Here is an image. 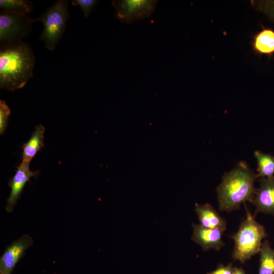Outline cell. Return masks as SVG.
Listing matches in <instances>:
<instances>
[{
  "mask_svg": "<svg viewBox=\"0 0 274 274\" xmlns=\"http://www.w3.org/2000/svg\"><path fill=\"white\" fill-rule=\"evenodd\" d=\"M35 56L29 45L17 41L1 46L0 88L11 91L23 88L33 76Z\"/></svg>",
  "mask_w": 274,
  "mask_h": 274,
  "instance_id": "obj_1",
  "label": "cell"
},
{
  "mask_svg": "<svg viewBox=\"0 0 274 274\" xmlns=\"http://www.w3.org/2000/svg\"><path fill=\"white\" fill-rule=\"evenodd\" d=\"M256 178V174L244 162L225 174L217 188L220 211H231L247 201L252 202L256 192L254 183Z\"/></svg>",
  "mask_w": 274,
  "mask_h": 274,
  "instance_id": "obj_2",
  "label": "cell"
},
{
  "mask_svg": "<svg viewBox=\"0 0 274 274\" xmlns=\"http://www.w3.org/2000/svg\"><path fill=\"white\" fill-rule=\"evenodd\" d=\"M245 205L246 217L237 232L231 236L234 242L232 258L242 263L259 253L262 241L267 236L264 227L255 220Z\"/></svg>",
  "mask_w": 274,
  "mask_h": 274,
  "instance_id": "obj_3",
  "label": "cell"
},
{
  "mask_svg": "<svg viewBox=\"0 0 274 274\" xmlns=\"http://www.w3.org/2000/svg\"><path fill=\"white\" fill-rule=\"evenodd\" d=\"M69 15L68 3L59 0L47 9L35 21L43 23V29L39 40L44 42L45 47L53 51L62 38L66 28Z\"/></svg>",
  "mask_w": 274,
  "mask_h": 274,
  "instance_id": "obj_4",
  "label": "cell"
},
{
  "mask_svg": "<svg viewBox=\"0 0 274 274\" xmlns=\"http://www.w3.org/2000/svg\"><path fill=\"white\" fill-rule=\"evenodd\" d=\"M35 21L27 15L2 10L0 13L1 46L22 41L29 35Z\"/></svg>",
  "mask_w": 274,
  "mask_h": 274,
  "instance_id": "obj_5",
  "label": "cell"
},
{
  "mask_svg": "<svg viewBox=\"0 0 274 274\" xmlns=\"http://www.w3.org/2000/svg\"><path fill=\"white\" fill-rule=\"evenodd\" d=\"M158 1L115 0L112 2L115 9V17L124 23L150 17L154 12Z\"/></svg>",
  "mask_w": 274,
  "mask_h": 274,
  "instance_id": "obj_6",
  "label": "cell"
},
{
  "mask_svg": "<svg viewBox=\"0 0 274 274\" xmlns=\"http://www.w3.org/2000/svg\"><path fill=\"white\" fill-rule=\"evenodd\" d=\"M33 244L32 237L24 234L7 246L0 258V274H12L26 250Z\"/></svg>",
  "mask_w": 274,
  "mask_h": 274,
  "instance_id": "obj_7",
  "label": "cell"
},
{
  "mask_svg": "<svg viewBox=\"0 0 274 274\" xmlns=\"http://www.w3.org/2000/svg\"><path fill=\"white\" fill-rule=\"evenodd\" d=\"M29 163V162L22 160L14 176L9 180L8 185L11 188V191L5 207L6 210L9 213L13 211L25 184L31 177H36L38 174V171L30 170Z\"/></svg>",
  "mask_w": 274,
  "mask_h": 274,
  "instance_id": "obj_8",
  "label": "cell"
},
{
  "mask_svg": "<svg viewBox=\"0 0 274 274\" xmlns=\"http://www.w3.org/2000/svg\"><path fill=\"white\" fill-rule=\"evenodd\" d=\"M255 212L274 216V176L260 178V185L256 189L252 202Z\"/></svg>",
  "mask_w": 274,
  "mask_h": 274,
  "instance_id": "obj_9",
  "label": "cell"
},
{
  "mask_svg": "<svg viewBox=\"0 0 274 274\" xmlns=\"http://www.w3.org/2000/svg\"><path fill=\"white\" fill-rule=\"evenodd\" d=\"M193 235L191 239L200 245L203 250H220L224 244L222 240L223 232L217 229L203 227L200 224H192Z\"/></svg>",
  "mask_w": 274,
  "mask_h": 274,
  "instance_id": "obj_10",
  "label": "cell"
},
{
  "mask_svg": "<svg viewBox=\"0 0 274 274\" xmlns=\"http://www.w3.org/2000/svg\"><path fill=\"white\" fill-rule=\"evenodd\" d=\"M195 211L200 225L203 227L217 229L224 232L226 228V222L210 204H195Z\"/></svg>",
  "mask_w": 274,
  "mask_h": 274,
  "instance_id": "obj_11",
  "label": "cell"
},
{
  "mask_svg": "<svg viewBox=\"0 0 274 274\" xmlns=\"http://www.w3.org/2000/svg\"><path fill=\"white\" fill-rule=\"evenodd\" d=\"M261 28L253 37L252 49L258 55L270 58L274 56V30L264 26Z\"/></svg>",
  "mask_w": 274,
  "mask_h": 274,
  "instance_id": "obj_12",
  "label": "cell"
},
{
  "mask_svg": "<svg viewBox=\"0 0 274 274\" xmlns=\"http://www.w3.org/2000/svg\"><path fill=\"white\" fill-rule=\"evenodd\" d=\"M45 128L42 124L35 127L29 140L22 145V160L30 162L36 154L44 146Z\"/></svg>",
  "mask_w": 274,
  "mask_h": 274,
  "instance_id": "obj_13",
  "label": "cell"
},
{
  "mask_svg": "<svg viewBox=\"0 0 274 274\" xmlns=\"http://www.w3.org/2000/svg\"><path fill=\"white\" fill-rule=\"evenodd\" d=\"M259 253L258 274H274V249L267 240L262 243Z\"/></svg>",
  "mask_w": 274,
  "mask_h": 274,
  "instance_id": "obj_14",
  "label": "cell"
},
{
  "mask_svg": "<svg viewBox=\"0 0 274 274\" xmlns=\"http://www.w3.org/2000/svg\"><path fill=\"white\" fill-rule=\"evenodd\" d=\"M254 156L257 162V178L274 176V156L260 151H256Z\"/></svg>",
  "mask_w": 274,
  "mask_h": 274,
  "instance_id": "obj_15",
  "label": "cell"
},
{
  "mask_svg": "<svg viewBox=\"0 0 274 274\" xmlns=\"http://www.w3.org/2000/svg\"><path fill=\"white\" fill-rule=\"evenodd\" d=\"M0 8L3 10L27 15L32 11L30 2L25 0H0Z\"/></svg>",
  "mask_w": 274,
  "mask_h": 274,
  "instance_id": "obj_16",
  "label": "cell"
},
{
  "mask_svg": "<svg viewBox=\"0 0 274 274\" xmlns=\"http://www.w3.org/2000/svg\"><path fill=\"white\" fill-rule=\"evenodd\" d=\"M251 4L274 24V0L252 1Z\"/></svg>",
  "mask_w": 274,
  "mask_h": 274,
  "instance_id": "obj_17",
  "label": "cell"
},
{
  "mask_svg": "<svg viewBox=\"0 0 274 274\" xmlns=\"http://www.w3.org/2000/svg\"><path fill=\"white\" fill-rule=\"evenodd\" d=\"M11 110L6 102L0 100V134L5 132L8 123L9 117L11 114Z\"/></svg>",
  "mask_w": 274,
  "mask_h": 274,
  "instance_id": "obj_18",
  "label": "cell"
},
{
  "mask_svg": "<svg viewBox=\"0 0 274 274\" xmlns=\"http://www.w3.org/2000/svg\"><path fill=\"white\" fill-rule=\"evenodd\" d=\"M98 2L96 0H73L72 4L74 6L79 7L84 17L87 18Z\"/></svg>",
  "mask_w": 274,
  "mask_h": 274,
  "instance_id": "obj_19",
  "label": "cell"
},
{
  "mask_svg": "<svg viewBox=\"0 0 274 274\" xmlns=\"http://www.w3.org/2000/svg\"><path fill=\"white\" fill-rule=\"evenodd\" d=\"M233 268L234 267L231 263L227 265L221 264L215 270L207 274H232Z\"/></svg>",
  "mask_w": 274,
  "mask_h": 274,
  "instance_id": "obj_20",
  "label": "cell"
},
{
  "mask_svg": "<svg viewBox=\"0 0 274 274\" xmlns=\"http://www.w3.org/2000/svg\"><path fill=\"white\" fill-rule=\"evenodd\" d=\"M232 274H246V273L242 268L235 267L233 268Z\"/></svg>",
  "mask_w": 274,
  "mask_h": 274,
  "instance_id": "obj_21",
  "label": "cell"
}]
</instances>
